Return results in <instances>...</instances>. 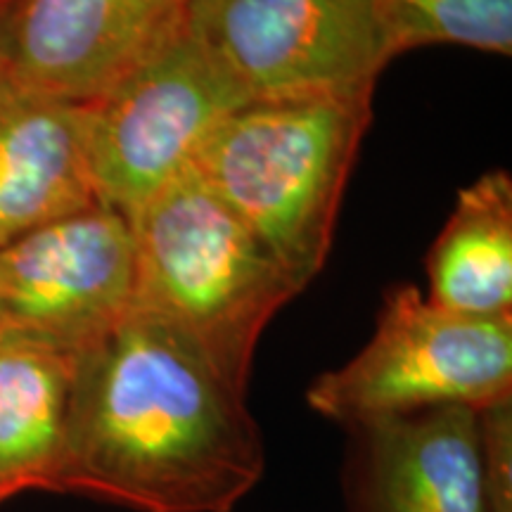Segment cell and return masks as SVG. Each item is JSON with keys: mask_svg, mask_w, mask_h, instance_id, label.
I'll list each match as a JSON object with an SVG mask.
<instances>
[{"mask_svg": "<svg viewBox=\"0 0 512 512\" xmlns=\"http://www.w3.org/2000/svg\"><path fill=\"white\" fill-rule=\"evenodd\" d=\"M266 470L245 394L133 309L76 358L55 494L133 512H233Z\"/></svg>", "mask_w": 512, "mask_h": 512, "instance_id": "1", "label": "cell"}, {"mask_svg": "<svg viewBox=\"0 0 512 512\" xmlns=\"http://www.w3.org/2000/svg\"><path fill=\"white\" fill-rule=\"evenodd\" d=\"M370 121L373 95L249 100L209 133L192 174L306 287Z\"/></svg>", "mask_w": 512, "mask_h": 512, "instance_id": "2", "label": "cell"}, {"mask_svg": "<svg viewBox=\"0 0 512 512\" xmlns=\"http://www.w3.org/2000/svg\"><path fill=\"white\" fill-rule=\"evenodd\" d=\"M133 309L159 320L247 394L259 339L304 285L200 178L183 174L131 223Z\"/></svg>", "mask_w": 512, "mask_h": 512, "instance_id": "3", "label": "cell"}, {"mask_svg": "<svg viewBox=\"0 0 512 512\" xmlns=\"http://www.w3.org/2000/svg\"><path fill=\"white\" fill-rule=\"evenodd\" d=\"M245 102L183 15L98 98L79 105L100 204L136 221L188 174L209 133Z\"/></svg>", "mask_w": 512, "mask_h": 512, "instance_id": "4", "label": "cell"}, {"mask_svg": "<svg viewBox=\"0 0 512 512\" xmlns=\"http://www.w3.org/2000/svg\"><path fill=\"white\" fill-rule=\"evenodd\" d=\"M512 399V318L437 309L415 285L384 299L368 344L306 392L309 406L344 430L394 415Z\"/></svg>", "mask_w": 512, "mask_h": 512, "instance_id": "5", "label": "cell"}, {"mask_svg": "<svg viewBox=\"0 0 512 512\" xmlns=\"http://www.w3.org/2000/svg\"><path fill=\"white\" fill-rule=\"evenodd\" d=\"M185 19L249 100L373 95L394 60L377 0H190Z\"/></svg>", "mask_w": 512, "mask_h": 512, "instance_id": "6", "label": "cell"}, {"mask_svg": "<svg viewBox=\"0 0 512 512\" xmlns=\"http://www.w3.org/2000/svg\"><path fill=\"white\" fill-rule=\"evenodd\" d=\"M136 235L95 204L0 247V337L81 358L133 311Z\"/></svg>", "mask_w": 512, "mask_h": 512, "instance_id": "7", "label": "cell"}, {"mask_svg": "<svg viewBox=\"0 0 512 512\" xmlns=\"http://www.w3.org/2000/svg\"><path fill=\"white\" fill-rule=\"evenodd\" d=\"M347 432V512H489L479 411L430 408Z\"/></svg>", "mask_w": 512, "mask_h": 512, "instance_id": "8", "label": "cell"}, {"mask_svg": "<svg viewBox=\"0 0 512 512\" xmlns=\"http://www.w3.org/2000/svg\"><path fill=\"white\" fill-rule=\"evenodd\" d=\"M190 0H19L0 62L36 91L83 105L126 72Z\"/></svg>", "mask_w": 512, "mask_h": 512, "instance_id": "9", "label": "cell"}, {"mask_svg": "<svg viewBox=\"0 0 512 512\" xmlns=\"http://www.w3.org/2000/svg\"><path fill=\"white\" fill-rule=\"evenodd\" d=\"M95 204L79 105L36 91L0 62V247Z\"/></svg>", "mask_w": 512, "mask_h": 512, "instance_id": "10", "label": "cell"}, {"mask_svg": "<svg viewBox=\"0 0 512 512\" xmlns=\"http://www.w3.org/2000/svg\"><path fill=\"white\" fill-rule=\"evenodd\" d=\"M76 358L0 337V505L55 494Z\"/></svg>", "mask_w": 512, "mask_h": 512, "instance_id": "11", "label": "cell"}, {"mask_svg": "<svg viewBox=\"0 0 512 512\" xmlns=\"http://www.w3.org/2000/svg\"><path fill=\"white\" fill-rule=\"evenodd\" d=\"M427 302L467 318H512V178L491 171L458 192L430 254Z\"/></svg>", "mask_w": 512, "mask_h": 512, "instance_id": "12", "label": "cell"}, {"mask_svg": "<svg viewBox=\"0 0 512 512\" xmlns=\"http://www.w3.org/2000/svg\"><path fill=\"white\" fill-rule=\"evenodd\" d=\"M394 57L425 46L512 53V0H377Z\"/></svg>", "mask_w": 512, "mask_h": 512, "instance_id": "13", "label": "cell"}, {"mask_svg": "<svg viewBox=\"0 0 512 512\" xmlns=\"http://www.w3.org/2000/svg\"><path fill=\"white\" fill-rule=\"evenodd\" d=\"M19 0H0V50H3V41H5V31H8L10 17L15 12Z\"/></svg>", "mask_w": 512, "mask_h": 512, "instance_id": "14", "label": "cell"}]
</instances>
